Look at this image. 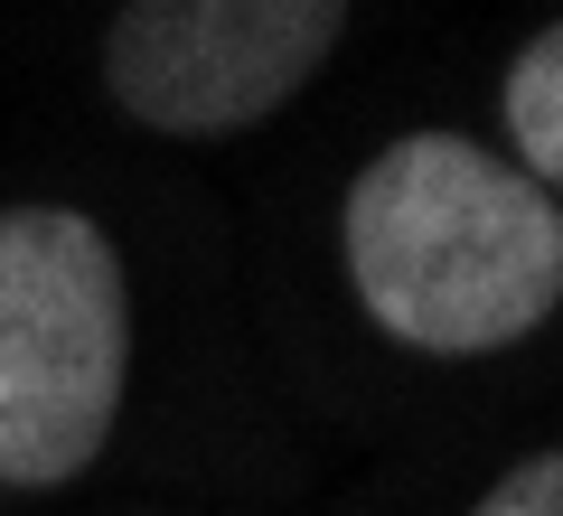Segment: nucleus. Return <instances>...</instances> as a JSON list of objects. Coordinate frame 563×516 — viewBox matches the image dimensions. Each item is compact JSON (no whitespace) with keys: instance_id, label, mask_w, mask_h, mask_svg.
Returning a JSON list of instances; mask_svg holds the SVG:
<instances>
[{"instance_id":"nucleus-4","label":"nucleus","mask_w":563,"mask_h":516,"mask_svg":"<svg viewBox=\"0 0 563 516\" xmlns=\"http://www.w3.org/2000/svg\"><path fill=\"white\" fill-rule=\"evenodd\" d=\"M498 122H507V160L563 207V20H544L536 39L507 57L498 76Z\"/></svg>"},{"instance_id":"nucleus-1","label":"nucleus","mask_w":563,"mask_h":516,"mask_svg":"<svg viewBox=\"0 0 563 516\" xmlns=\"http://www.w3.org/2000/svg\"><path fill=\"white\" fill-rule=\"evenodd\" d=\"M357 310L413 358H507L563 310V207L479 132H395L339 207Z\"/></svg>"},{"instance_id":"nucleus-3","label":"nucleus","mask_w":563,"mask_h":516,"mask_svg":"<svg viewBox=\"0 0 563 516\" xmlns=\"http://www.w3.org/2000/svg\"><path fill=\"white\" fill-rule=\"evenodd\" d=\"M357 0H113L103 20V103L161 141H235L301 103L339 57Z\"/></svg>"},{"instance_id":"nucleus-5","label":"nucleus","mask_w":563,"mask_h":516,"mask_svg":"<svg viewBox=\"0 0 563 516\" xmlns=\"http://www.w3.org/2000/svg\"><path fill=\"white\" fill-rule=\"evenodd\" d=\"M461 516H563V441L554 451H526L517 470H498Z\"/></svg>"},{"instance_id":"nucleus-2","label":"nucleus","mask_w":563,"mask_h":516,"mask_svg":"<svg viewBox=\"0 0 563 516\" xmlns=\"http://www.w3.org/2000/svg\"><path fill=\"white\" fill-rule=\"evenodd\" d=\"M132 395V273L66 198L0 207V488H66Z\"/></svg>"}]
</instances>
